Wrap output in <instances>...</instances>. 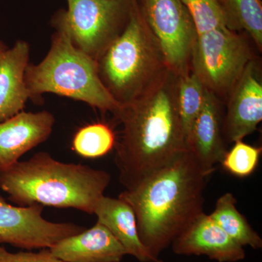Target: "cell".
Returning <instances> with one entry per match:
<instances>
[{"mask_svg":"<svg viewBox=\"0 0 262 262\" xmlns=\"http://www.w3.org/2000/svg\"><path fill=\"white\" fill-rule=\"evenodd\" d=\"M179 78L169 70L115 114L122 125L115 160L125 189L136 187L187 149L177 101Z\"/></svg>","mask_w":262,"mask_h":262,"instance_id":"1","label":"cell"},{"mask_svg":"<svg viewBox=\"0 0 262 262\" xmlns=\"http://www.w3.org/2000/svg\"><path fill=\"white\" fill-rule=\"evenodd\" d=\"M256 58L247 38L227 27L198 36L191 72L224 103L250 61Z\"/></svg>","mask_w":262,"mask_h":262,"instance_id":"6","label":"cell"},{"mask_svg":"<svg viewBox=\"0 0 262 262\" xmlns=\"http://www.w3.org/2000/svg\"><path fill=\"white\" fill-rule=\"evenodd\" d=\"M224 116L225 103L206 90L204 104L188 136L187 147L208 176L227 151L223 135Z\"/></svg>","mask_w":262,"mask_h":262,"instance_id":"12","label":"cell"},{"mask_svg":"<svg viewBox=\"0 0 262 262\" xmlns=\"http://www.w3.org/2000/svg\"><path fill=\"white\" fill-rule=\"evenodd\" d=\"M44 206H15L0 195V244L22 249L51 248L61 239L80 233L82 226L52 222L43 218Z\"/></svg>","mask_w":262,"mask_h":262,"instance_id":"9","label":"cell"},{"mask_svg":"<svg viewBox=\"0 0 262 262\" xmlns=\"http://www.w3.org/2000/svg\"><path fill=\"white\" fill-rule=\"evenodd\" d=\"M182 2L192 16L198 36L214 29L227 27L225 14L219 0H182Z\"/></svg>","mask_w":262,"mask_h":262,"instance_id":"22","label":"cell"},{"mask_svg":"<svg viewBox=\"0 0 262 262\" xmlns=\"http://www.w3.org/2000/svg\"><path fill=\"white\" fill-rule=\"evenodd\" d=\"M111 176L82 164L66 163L40 151L0 170V189L19 206L72 208L94 214Z\"/></svg>","mask_w":262,"mask_h":262,"instance_id":"3","label":"cell"},{"mask_svg":"<svg viewBox=\"0 0 262 262\" xmlns=\"http://www.w3.org/2000/svg\"><path fill=\"white\" fill-rule=\"evenodd\" d=\"M230 30L245 31L262 51V5L260 0H219Z\"/></svg>","mask_w":262,"mask_h":262,"instance_id":"18","label":"cell"},{"mask_svg":"<svg viewBox=\"0 0 262 262\" xmlns=\"http://www.w3.org/2000/svg\"><path fill=\"white\" fill-rule=\"evenodd\" d=\"M141 12L169 70L178 75L190 72L198 32L182 0H144Z\"/></svg>","mask_w":262,"mask_h":262,"instance_id":"8","label":"cell"},{"mask_svg":"<svg viewBox=\"0 0 262 262\" xmlns=\"http://www.w3.org/2000/svg\"><path fill=\"white\" fill-rule=\"evenodd\" d=\"M0 262H63L55 257L49 248H43L39 252L20 251L10 253L0 244Z\"/></svg>","mask_w":262,"mask_h":262,"instance_id":"23","label":"cell"},{"mask_svg":"<svg viewBox=\"0 0 262 262\" xmlns=\"http://www.w3.org/2000/svg\"><path fill=\"white\" fill-rule=\"evenodd\" d=\"M94 214L126 251L140 262H163L153 256L141 241L137 222L132 207L121 198L103 195L98 201Z\"/></svg>","mask_w":262,"mask_h":262,"instance_id":"16","label":"cell"},{"mask_svg":"<svg viewBox=\"0 0 262 262\" xmlns=\"http://www.w3.org/2000/svg\"><path fill=\"white\" fill-rule=\"evenodd\" d=\"M8 49V46H7L5 43H3L2 42V41H0V53H4V52L6 51Z\"/></svg>","mask_w":262,"mask_h":262,"instance_id":"24","label":"cell"},{"mask_svg":"<svg viewBox=\"0 0 262 262\" xmlns=\"http://www.w3.org/2000/svg\"><path fill=\"white\" fill-rule=\"evenodd\" d=\"M68 10L54 18L55 27L76 48L97 61L113 44L130 16L133 0H67Z\"/></svg>","mask_w":262,"mask_h":262,"instance_id":"7","label":"cell"},{"mask_svg":"<svg viewBox=\"0 0 262 262\" xmlns=\"http://www.w3.org/2000/svg\"><path fill=\"white\" fill-rule=\"evenodd\" d=\"M3 53H0V59H1V57L3 56Z\"/></svg>","mask_w":262,"mask_h":262,"instance_id":"25","label":"cell"},{"mask_svg":"<svg viewBox=\"0 0 262 262\" xmlns=\"http://www.w3.org/2000/svg\"><path fill=\"white\" fill-rule=\"evenodd\" d=\"M206 88L192 72L179 75L177 101L186 144L193 124L204 104Z\"/></svg>","mask_w":262,"mask_h":262,"instance_id":"19","label":"cell"},{"mask_svg":"<svg viewBox=\"0 0 262 262\" xmlns=\"http://www.w3.org/2000/svg\"><path fill=\"white\" fill-rule=\"evenodd\" d=\"M55 117L47 111L25 113L0 122V170L18 162L20 157L51 136Z\"/></svg>","mask_w":262,"mask_h":262,"instance_id":"13","label":"cell"},{"mask_svg":"<svg viewBox=\"0 0 262 262\" xmlns=\"http://www.w3.org/2000/svg\"><path fill=\"white\" fill-rule=\"evenodd\" d=\"M116 142L112 127L98 122L82 127L76 133L72 149L84 158H98L108 154Z\"/></svg>","mask_w":262,"mask_h":262,"instance_id":"20","label":"cell"},{"mask_svg":"<svg viewBox=\"0 0 262 262\" xmlns=\"http://www.w3.org/2000/svg\"><path fill=\"white\" fill-rule=\"evenodd\" d=\"M187 149L140 184L119 195L135 213L141 241L155 257L204 213L206 179Z\"/></svg>","mask_w":262,"mask_h":262,"instance_id":"2","label":"cell"},{"mask_svg":"<svg viewBox=\"0 0 262 262\" xmlns=\"http://www.w3.org/2000/svg\"><path fill=\"white\" fill-rule=\"evenodd\" d=\"M63 262H121L127 253L110 230L97 223L49 248Z\"/></svg>","mask_w":262,"mask_h":262,"instance_id":"14","label":"cell"},{"mask_svg":"<svg viewBox=\"0 0 262 262\" xmlns=\"http://www.w3.org/2000/svg\"><path fill=\"white\" fill-rule=\"evenodd\" d=\"M261 63L256 57L248 63L226 101L223 122L226 144L243 140L261 122Z\"/></svg>","mask_w":262,"mask_h":262,"instance_id":"10","label":"cell"},{"mask_svg":"<svg viewBox=\"0 0 262 262\" xmlns=\"http://www.w3.org/2000/svg\"><path fill=\"white\" fill-rule=\"evenodd\" d=\"M97 63L101 82L120 106L144 94L169 70L136 0L125 29Z\"/></svg>","mask_w":262,"mask_h":262,"instance_id":"4","label":"cell"},{"mask_svg":"<svg viewBox=\"0 0 262 262\" xmlns=\"http://www.w3.org/2000/svg\"><path fill=\"white\" fill-rule=\"evenodd\" d=\"M176 254L206 256L218 262H237L246 257L244 247L222 230L211 215L201 213L171 245Z\"/></svg>","mask_w":262,"mask_h":262,"instance_id":"11","label":"cell"},{"mask_svg":"<svg viewBox=\"0 0 262 262\" xmlns=\"http://www.w3.org/2000/svg\"><path fill=\"white\" fill-rule=\"evenodd\" d=\"M236 204L237 200L233 194L225 193L218 198L214 211L210 215L222 230L239 246L261 249V237L250 225L246 217L239 213Z\"/></svg>","mask_w":262,"mask_h":262,"instance_id":"17","label":"cell"},{"mask_svg":"<svg viewBox=\"0 0 262 262\" xmlns=\"http://www.w3.org/2000/svg\"><path fill=\"white\" fill-rule=\"evenodd\" d=\"M24 80L31 98L50 93L114 115L120 107L101 82L97 61L76 48L61 30L52 37L44 59L37 65L27 66Z\"/></svg>","mask_w":262,"mask_h":262,"instance_id":"5","label":"cell"},{"mask_svg":"<svg viewBox=\"0 0 262 262\" xmlns=\"http://www.w3.org/2000/svg\"><path fill=\"white\" fill-rule=\"evenodd\" d=\"M30 48L18 40L3 53L0 59V122L24 111L31 98L24 75L29 64Z\"/></svg>","mask_w":262,"mask_h":262,"instance_id":"15","label":"cell"},{"mask_svg":"<svg viewBox=\"0 0 262 262\" xmlns=\"http://www.w3.org/2000/svg\"><path fill=\"white\" fill-rule=\"evenodd\" d=\"M234 146L227 150L221 161L226 171L239 178H245L253 173L261 154V147L250 145L243 140L234 143Z\"/></svg>","mask_w":262,"mask_h":262,"instance_id":"21","label":"cell"}]
</instances>
